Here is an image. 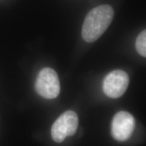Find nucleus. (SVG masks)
Returning a JSON list of instances; mask_svg holds the SVG:
<instances>
[{"instance_id":"obj_3","label":"nucleus","mask_w":146,"mask_h":146,"mask_svg":"<svg viewBox=\"0 0 146 146\" xmlns=\"http://www.w3.org/2000/svg\"><path fill=\"white\" fill-rule=\"evenodd\" d=\"M78 126V118L76 112L66 111L53 124L51 134L54 141L61 143L66 137L75 134Z\"/></svg>"},{"instance_id":"obj_5","label":"nucleus","mask_w":146,"mask_h":146,"mask_svg":"<svg viewBox=\"0 0 146 146\" xmlns=\"http://www.w3.org/2000/svg\"><path fill=\"white\" fill-rule=\"evenodd\" d=\"M135 119L130 113L120 111L115 114L111 126L112 137L118 141L127 140L133 134L135 128Z\"/></svg>"},{"instance_id":"obj_6","label":"nucleus","mask_w":146,"mask_h":146,"mask_svg":"<svg viewBox=\"0 0 146 146\" xmlns=\"http://www.w3.org/2000/svg\"><path fill=\"white\" fill-rule=\"evenodd\" d=\"M135 47L137 52L143 57L146 56V31L144 30L139 35L136 39Z\"/></svg>"},{"instance_id":"obj_2","label":"nucleus","mask_w":146,"mask_h":146,"mask_svg":"<svg viewBox=\"0 0 146 146\" xmlns=\"http://www.w3.org/2000/svg\"><path fill=\"white\" fill-rule=\"evenodd\" d=\"M35 89L39 96L45 99L57 98L60 91V84L56 71L50 68L42 69L36 77Z\"/></svg>"},{"instance_id":"obj_1","label":"nucleus","mask_w":146,"mask_h":146,"mask_svg":"<svg viewBox=\"0 0 146 146\" xmlns=\"http://www.w3.org/2000/svg\"><path fill=\"white\" fill-rule=\"evenodd\" d=\"M114 10L109 5H102L92 9L87 14L82 27V36L88 43L96 41L112 23Z\"/></svg>"},{"instance_id":"obj_4","label":"nucleus","mask_w":146,"mask_h":146,"mask_svg":"<svg viewBox=\"0 0 146 146\" xmlns=\"http://www.w3.org/2000/svg\"><path fill=\"white\" fill-rule=\"evenodd\" d=\"M129 78L127 73L121 70H114L106 76L103 90L108 97L116 99L121 97L127 89Z\"/></svg>"}]
</instances>
